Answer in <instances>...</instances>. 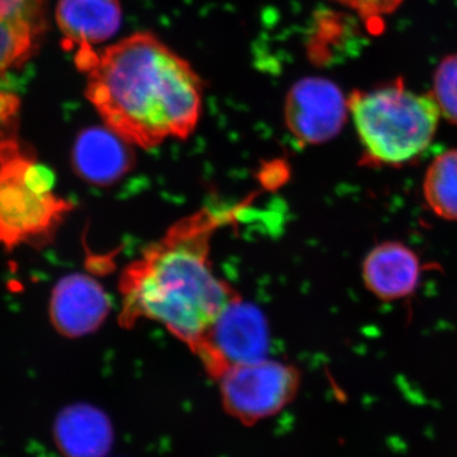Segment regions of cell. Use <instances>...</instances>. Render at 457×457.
Here are the masks:
<instances>
[{
	"mask_svg": "<svg viewBox=\"0 0 457 457\" xmlns=\"http://www.w3.org/2000/svg\"><path fill=\"white\" fill-rule=\"evenodd\" d=\"M55 179L46 165L14 139L0 149V245L13 251L21 245L51 242L73 204L56 196Z\"/></svg>",
	"mask_w": 457,
	"mask_h": 457,
	"instance_id": "cell-4",
	"label": "cell"
},
{
	"mask_svg": "<svg viewBox=\"0 0 457 457\" xmlns=\"http://www.w3.org/2000/svg\"><path fill=\"white\" fill-rule=\"evenodd\" d=\"M335 2L356 12L369 25L376 27V23H380L384 17L396 11L404 0H335Z\"/></svg>",
	"mask_w": 457,
	"mask_h": 457,
	"instance_id": "cell-16",
	"label": "cell"
},
{
	"mask_svg": "<svg viewBox=\"0 0 457 457\" xmlns=\"http://www.w3.org/2000/svg\"><path fill=\"white\" fill-rule=\"evenodd\" d=\"M111 302L97 281L86 275L66 276L51 297V321L66 337L89 335L107 318Z\"/></svg>",
	"mask_w": 457,
	"mask_h": 457,
	"instance_id": "cell-8",
	"label": "cell"
},
{
	"mask_svg": "<svg viewBox=\"0 0 457 457\" xmlns=\"http://www.w3.org/2000/svg\"><path fill=\"white\" fill-rule=\"evenodd\" d=\"M75 62L88 77L86 96L104 125L131 145L152 149L196 129L203 80L152 33H135L102 53L84 47Z\"/></svg>",
	"mask_w": 457,
	"mask_h": 457,
	"instance_id": "cell-1",
	"label": "cell"
},
{
	"mask_svg": "<svg viewBox=\"0 0 457 457\" xmlns=\"http://www.w3.org/2000/svg\"><path fill=\"white\" fill-rule=\"evenodd\" d=\"M420 273L417 255L400 243L376 246L363 264L366 286L384 300L400 299L413 293Z\"/></svg>",
	"mask_w": 457,
	"mask_h": 457,
	"instance_id": "cell-13",
	"label": "cell"
},
{
	"mask_svg": "<svg viewBox=\"0 0 457 457\" xmlns=\"http://www.w3.org/2000/svg\"><path fill=\"white\" fill-rule=\"evenodd\" d=\"M45 29V0H0V75L31 57Z\"/></svg>",
	"mask_w": 457,
	"mask_h": 457,
	"instance_id": "cell-9",
	"label": "cell"
},
{
	"mask_svg": "<svg viewBox=\"0 0 457 457\" xmlns=\"http://www.w3.org/2000/svg\"><path fill=\"white\" fill-rule=\"evenodd\" d=\"M348 113V99L335 83L323 78L300 80L286 97V126L303 144L332 140L341 132Z\"/></svg>",
	"mask_w": 457,
	"mask_h": 457,
	"instance_id": "cell-7",
	"label": "cell"
},
{
	"mask_svg": "<svg viewBox=\"0 0 457 457\" xmlns=\"http://www.w3.org/2000/svg\"><path fill=\"white\" fill-rule=\"evenodd\" d=\"M433 98L441 114L457 125V55L446 57L438 65L433 80Z\"/></svg>",
	"mask_w": 457,
	"mask_h": 457,
	"instance_id": "cell-15",
	"label": "cell"
},
{
	"mask_svg": "<svg viewBox=\"0 0 457 457\" xmlns=\"http://www.w3.org/2000/svg\"><path fill=\"white\" fill-rule=\"evenodd\" d=\"M56 20L66 42L79 50L116 35L122 8L120 0H59Z\"/></svg>",
	"mask_w": 457,
	"mask_h": 457,
	"instance_id": "cell-12",
	"label": "cell"
},
{
	"mask_svg": "<svg viewBox=\"0 0 457 457\" xmlns=\"http://www.w3.org/2000/svg\"><path fill=\"white\" fill-rule=\"evenodd\" d=\"M269 330L263 314L242 297L228 306L195 356L218 381L228 370L267 359Z\"/></svg>",
	"mask_w": 457,
	"mask_h": 457,
	"instance_id": "cell-6",
	"label": "cell"
},
{
	"mask_svg": "<svg viewBox=\"0 0 457 457\" xmlns=\"http://www.w3.org/2000/svg\"><path fill=\"white\" fill-rule=\"evenodd\" d=\"M20 99L12 93L0 90V149L9 141L18 139Z\"/></svg>",
	"mask_w": 457,
	"mask_h": 457,
	"instance_id": "cell-17",
	"label": "cell"
},
{
	"mask_svg": "<svg viewBox=\"0 0 457 457\" xmlns=\"http://www.w3.org/2000/svg\"><path fill=\"white\" fill-rule=\"evenodd\" d=\"M348 110L366 155L378 163L403 164L428 147L441 111L432 93H416L402 82L356 90Z\"/></svg>",
	"mask_w": 457,
	"mask_h": 457,
	"instance_id": "cell-3",
	"label": "cell"
},
{
	"mask_svg": "<svg viewBox=\"0 0 457 457\" xmlns=\"http://www.w3.org/2000/svg\"><path fill=\"white\" fill-rule=\"evenodd\" d=\"M130 143L110 128H90L75 140L73 165L77 173L93 185H110L132 164Z\"/></svg>",
	"mask_w": 457,
	"mask_h": 457,
	"instance_id": "cell-10",
	"label": "cell"
},
{
	"mask_svg": "<svg viewBox=\"0 0 457 457\" xmlns=\"http://www.w3.org/2000/svg\"><path fill=\"white\" fill-rule=\"evenodd\" d=\"M54 440L64 457H104L112 447V425L98 408L71 405L57 416Z\"/></svg>",
	"mask_w": 457,
	"mask_h": 457,
	"instance_id": "cell-11",
	"label": "cell"
},
{
	"mask_svg": "<svg viewBox=\"0 0 457 457\" xmlns=\"http://www.w3.org/2000/svg\"><path fill=\"white\" fill-rule=\"evenodd\" d=\"M245 204L204 207L171 225L123 270L120 323L154 320L196 354L222 312L240 295L219 278L210 260L213 234L236 220Z\"/></svg>",
	"mask_w": 457,
	"mask_h": 457,
	"instance_id": "cell-2",
	"label": "cell"
},
{
	"mask_svg": "<svg viewBox=\"0 0 457 457\" xmlns=\"http://www.w3.org/2000/svg\"><path fill=\"white\" fill-rule=\"evenodd\" d=\"M425 196L433 212L457 221V150L444 153L429 165Z\"/></svg>",
	"mask_w": 457,
	"mask_h": 457,
	"instance_id": "cell-14",
	"label": "cell"
},
{
	"mask_svg": "<svg viewBox=\"0 0 457 457\" xmlns=\"http://www.w3.org/2000/svg\"><path fill=\"white\" fill-rule=\"evenodd\" d=\"M218 383L225 411L243 425L252 426L276 416L293 402L300 374L294 366L263 359L234 366Z\"/></svg>",
	"mask_w": 457,
	"mask_h": 457,
	"instance_id": "cell-5",
	"label": "cell"
}]
</instances>
